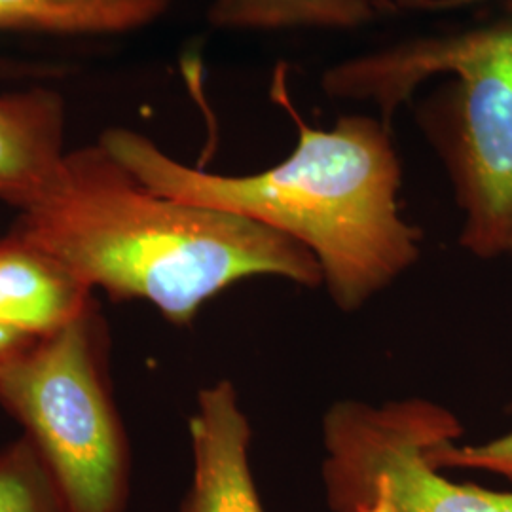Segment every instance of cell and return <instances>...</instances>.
Wrapping results in <instances>:
<instances>
[{
  "instance_id": "4fadbf2b",
  "label": "cell",
  "mask_w": 512,
  "mask_h": 512,
  "mask_svg": "<svg viewBox=\"0 0 512 512\" xmlns=\"http://www.w3.org/2000/svg\"><path fill=\"white\" fill-rule=\"evenodd\" d=\"M37 342L38 340L0 325V382L6 376V372L16 365Z\"/></svg>"
},
{
  "instance_id": "52a82bcc",
  "label": "cell",
  "mask_w": 512,
  "mask_h": 512,
  "mask_svg": "<svg viewBox=\"0 0 512 512\" xmlns=\"http://www.w3.org/2000/svg\"><path fill=\"white\" fill-rule=\"evenodd\" d=\"M65 101L48 88L0 95V202L19 213L42 202L63 173Z\"/></svg>"
},
{
  "instance_id": "30bf717a",
  "label": "cell",
  "mask_w": 512,
  "mask_h": 512,
  "mask_svg": "<svg viewBox=\"0 0 512 512\" xmlns=\"http://www.w3.org/2000/svg\"><path fill=\"white\" fill-rule=\"evenodd\" d=\"M385 0H211L209 23L232 33L355 31L376 18Z\"/></svg>"
},
{
  "instance_id": "3957f363",
  "label": "cell",
  "mask_w": 512,
  "mask_h": 512,
  "mask_svg": "<svg viewBox=\"0 0 512 512\" xmlns=\"http://www.w3.org/2000/svg\"><path fill=\"white\" fill-rule=\"evenodd\" d=\"M435 76L450 78L421 95L416 122L463 211L459 245L492 260L512 239V18L353 55L325 71L321 88L330 99L374 105L391 128Z\"/></svg>"
},
{
  "instance_id": "6da1fadb",
  "label": "cell",
  "mask_w": 512,
  "mask_h": 512,
  "mask_svg": "<svg viewBox=\"0 0 512 512\" xmlns=\"http://www.w3.org/2000/svg\"><path fill=\"white\" fill-rule=\"evenodd\" d=\"M274 97L293 116L298 143L255 175L183 164L135 129H107L99 145L160 196L234 213L298 241L317 258L334 304L359 310L420 256L421 232L399 207L403 165L391 128L365 114L311 128L283 88Z\"/></svg>"
},
{
  "instance_id": "5b68a950",
  "label": "cell",
  "mask_w": 512,
  "mask_h": 512,
  "mask_svg": "<svg viewBox=\"0 0 512 512\" xmlns=\"http://www.w3.org/2000/svg\"><path fill=\"white\" fill-rule=\"evenodd\" d=\"M463 435L444 406L403 399L340 401L323 418V484L334 512H363L385 497L395 512H512V492L448 480L427 452Z\"/></svg>"
},
{
  "instance_id": "8fae6325",
  "label": "cell",
  "mask_w": 512,
  "mask_h": 512,
  "mask_svg": "<svg viewBox=\"0 0 512 512\" xmlns=\"http://www.w3.org/2000/svg\"><path fill=\"white\" fill-rule=\"evenodd\" d=\"M0 512H67L54 476L25 435L0 448Z\"/></svg>"
},
{
  "instance_id": "7c38bea8",
  "label": "cell",
  "mask_w": 512,
  "mask_h": 512,
  "mask_svg": "<svg viewBox=\"0 0 512 512\" xmlns=\"http://www.w3.org/2000/svg\"><path fill=\"white\" fill-rule=\"evenodd\" d=\"M429 461L437 469H478L507 478L512 484V433L501 439L458 446L446 442L427 452Z\"/></svg>"
},
{
  "instance_id": "7a4b0ae2",
  "label": "cell",
  "mask_w": 512,
  "mask_h": 512,
  "mask_svg": "<svg viewBox=\"0 0 512 512\" xmlns=\"http://www.w3.org/2000/svg\"><path fill=\"white\" fill-rule=\"evenodd\" d=\"M12 230L63 262L92 291L143 300L173 325L251 277L317 287L310 249L255 220L148 190L103 145L67 152L52 192Z\"/></svg>"
},
{
  "instance_id": "9c48e42d",
  "label": "cell",
  "mask_w": 512,
  "mask_h": 512,
  "mask_svg": "<svg viewBox=\"0 0 512 512\" xmlns=\"http://www.w3.org/2000/svg\"><path fill=\"white\" fill-rule=\"evenodd\" d=\"M173 0H0V33L116 37L160 21Z\"/></svg>"
},
{
  "instance_id": "ba28073f",
  "label": "cell",
  "mask_w": 512,
  "mask_h": 512,
  "mask_svg": "<svg viewBox=\"0 0 512 512\" xmlns=\"http://www.w3.org/2000/svg\"><path fill=\"white\" fill-rule=\"evenodd\" d=\"M93 293L63 262L12 228L0 238V325L44 340L92 310Z\"/></svg>"
},
{
  "instance_id": "e0dca14e",
  "label": "cell",
  "mask_w": 512,
  "mask_h": 512,
  "mask_svg": "<svg viewBox=\"0 0 512 512\" xmlns=\"http://www.w3.org/2000/svg\"><path fill=\"white\" fill-rule=\"evenodd\" d=\"M511 410H512V404H511Z\"/></svg>"
},
{
  "instance_id": "2e32d148",
  "label": "cell",
  "mask_w": 512,
  "mask_h": 512,
  "mask_svg": "<svg viewBox=\"0 0 512 512\" xmlns=\"http://www.w3.org/2000/svg\"><path fill=\"white\" fill-rule=\"evenodd\" d=\"M509 253L512 255V239H511V247H509Z\"/></svg>"
},
{
  "instance_id": "9a60e30c",
  "label": "cell",
  "mask_w": 512,
  "mask_h": 512,
  "mask_svg": "<svg viewBox=\"0 0 512 512\" xmlns=\"http://www.w3.org/2000/svg\"><path fill=\"white\" fill-rule=\"evenodd\" d=\"M363 512H395V509L385 497H376L366 509H363Z\"/></svg>"
},
{
  "instance_id": "5bb4252c",
  "label": "cell",
  "mask_w": 512,
  "mask_h": 512,
  "mask_svg": "<svg viewBox=\"0 0 512 512\" xmlns=\"http://www.w3.org/2000/svg\"><path fill=\"white\" fill-rule=\"evenodd\" d=\"M482 0H385V8H404V10H418V12H439V10H452L461 6H471Z\"/></svg>"
},
{
  "instance_id": "277c9868",
  "label": "cell",
  "mask_w": 512,
  "mask_h": 512,
  "mask_svg": "<svg viewBox=\"0 0 512 512\" xmlns=\"http://www.w3.org/2000/svg\"><path fill=\"white\" fill-rule=\"evenodd\" d=\"M97 308L38 340L0 382V406L48 465L67 512H126L131 456Z\"/></svg>"
},
{
  "instance_id": "8992f818",
  "label": "cell",
  "mask_w": 512,
  "mask_h": 512,
  "mask_svg": "<svg viewBox=\"0 0 512 512\" xmlns=\"http://www.w3.org/2000/svg\"><path fill=\"white\" fill-rule=\"evenodd\" d=\"M188 431L194 476L181 512H264L249 465L251 425L232 382L198 393Z\"/></svg>"
}]
</instances>
